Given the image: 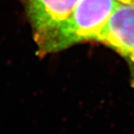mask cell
I'll return each mask as SVG.
<instances>
[{"label":"cell","mask_w":134,"mask_h":134,"mask_svg":"<svg viewBox=\"0 0 134 134\" xmlns=\"http://www.w3.org/2000/svg\"><path fill=\"white\" fill-rule=\"evenodd\" d=\"M117 1L120 2V3H123L134 5V0H117Z\"/></svg>","instance_id":"4"},{"label":"cell","mask_w":134,"mask_h":134,"mask_svg":"<svg viewBox=\"0 0 134 134\" xmlns=\"http://www.w3.org/2000/svg\"><path fill=\"white\" fill-rule=\"evenodd\" d=\"M118 3L117 0H79L68 16L34 34L38 54L44 56L95 41Z\"/></svg>","instance_id":"1"},{"label":"cell","mask_w":134,"mask_h":134,"mask_svg":"<svg viewBox=\"0 0 134 134\" xmlns=\"http://www.w3.org/2000/svg\"><path fill=\"white\" fill-rule=\"evenodd\" d=\"M34 34L41 32L67 17L79 0H20Z\"/></svg>","instance_id":"3"},{"label":"cell","mask_w":134,"mask_h":134,"mask_svg":"<svg viewBox=\"0 0 134 134\" xmlns=\"http://www.w3.org/2000/svg\"><path fill=\"white\" fill-rule=\"evenodd\" d=\"M94 41L111 48L125 60L134 87V5L119 2Z\"/></svg>","instance_id":"2"}]
</instances>
